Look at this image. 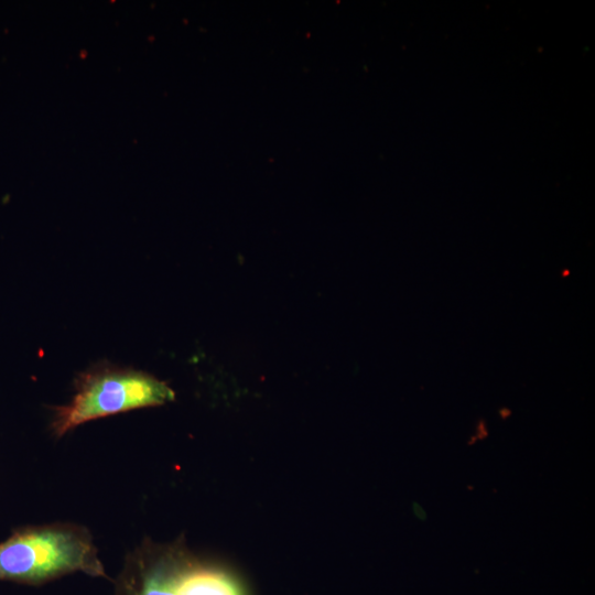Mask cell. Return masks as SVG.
I'll use <instances>...</instances> for the list:
<instances>
[{
  "mask_svg": "<svg viewBox=\"0 0 595 595\" xmlns=\"http://www.w3.org/2000/svg\"><path fill=\"white\" fill-rule=\"evenodd\" d=\"M74 572L106 576L90 538L82 530L29 528L0 543V581L41 584Z\"/></svg>",
  "mask_w": 595,
  "mask_h": 595,
  "instance_id": "1",
  "label": "cell"
},
{
  "mask_svg": "<svg viewBox=\"0 0 595 595\" xmlns=\"http://www.w3.org/2000/svg\"><path fill=\"white\" fill-rule=\"evenodd\" d=\"M76 388L73 400L55 411L52 429L57 436L97 418L174 399L165 382L130 368L96 367L78 378Z\"/></svg>",
  "mask_w": 595,
  "mask_h": 595,
  "instance_id": "2",
  "label": "cell"
},
{
  "mask_svg": "<svg viewBox=\"0 0 595 595\" xmlns=\"http://www.w3.org/2000/svg\"><path fill=\"white\" fill-rule=\"evenodd\" d=\"M117 591V595H245L229 573L173 556L134 564Z\"/></svg>",
  "mask_w": 595,
  "mask_h": 595,
  "instance_id": "3",
  "label": "cell"
}]
</instances>
